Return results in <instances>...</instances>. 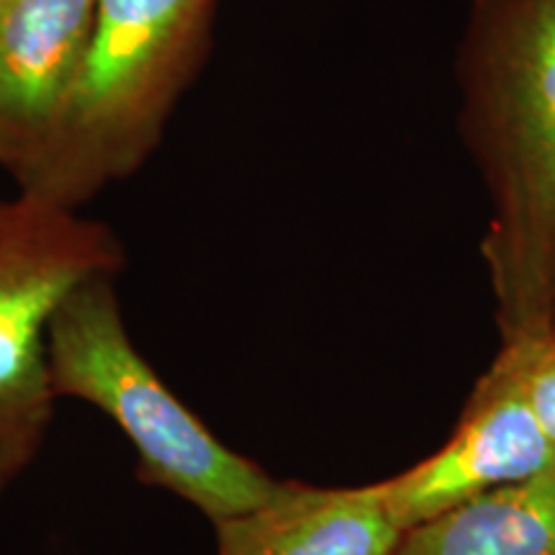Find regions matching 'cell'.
Instances as JSON below:
<instances>
[{
    "label": "cell",
    "instance_id": "1",
    "mask_svg": "<svg viewBox=\"0 0 555 555\" xmlns=\"http://www.w3.org/2000/svg\"><path fill=\"white\" fill-rule=\"evenodd\" d=\"M468 142L494 198V268L519 332L555 307V0H468Z\"/></svg>",
    "mask_w": 555,
    "mask_h": 555
},
{
    "label": "cell",
    "instance_id": "2",
    "mask_svg": "<svg viewBox=\"0 0 555 555\" xmlns=\"http://www.w3.org/2000/svg\"><path fill=\"white\" fill-rule=\"evenodd\" d=\"M57 399L101 409L137 453L139 481L170 491L214 525L258 509L281 481L229 450L180 401L131 343L114 275L75 288L47 335Z\"/></svg>",
    "mask_w": 555,
    "mask_h": 555
},
{
    "label": "cell",
    "instance_id": "3",
    "mask_svg": "<svg viewBox=\"0 0 555 555\" xmlns=\"http://www.w3.org/2000/svg\"><path fill=\"white\" fill-rule=\"evenodd\" d=\"M124 247L108 227L26 191L0 198V496L39 461L57 393L47 335L82 283L116 275Z\"/></svg>",
    "mask_w": 555,
    "mask_h": 555
},
{
    "label": "cell",
    "instance_id": "4",
    "mask_svg": "<svg viewBox=\"0 0 555 555\" xmlns=\"http://www.w3.org/2000/svg\"><path fill=\"white\" fill-rule=\"evenodd\" d=\"M208 0H95L90 39L50 170L31 193L73 206L139 147L176 86Z\"/></svg>",
    "mask_w": 555,
    "mask_h": 555
},
{
    "label": "cell",
    "instance_id": "5",
    "mask_svg": "<svg viewBox=\"0 0 555 555\" xmlns=\"http://www.w3.org/2000/svg\"><path fill=\"white\" fill-rule=\"evenodd\" d=\"M95 0H5L0 9V163L26 191L50 170L93 29Z\"/></svg>",
    "mask_w": 555,
    "mask_h": 555
},
{
    "label": "cell",
    "instance_id": "6",
    "mask_svg": "<svg viewBox=\"0 0 555 555\" xmlns=\"http://www.w3.org/2000/svg\"><path fill=\"white\" fill-rule=\"evenodd\" d=\"M555 468V446L522 391L491 373L474 412L446 448L391 481L376 483L401 532L502 486Z\"/></svg>",
    "mask_w": 555,
    "mask_h": 555
},
{
    "label": "cell",
    "instance_id": "7",
    "mask_svg": "<svg viewBox=\"0 0 555 555\" xmlns=\"http://www.w3.org/2000/svg\"><path fill=\"white\" fill-rule=\"evenodd\" d=\"M214 527L219 555H388L401 538L376 486L281 483L258 509Z\"/></svg>",
    "mask_w": 555,
    "mask_h": 555
},
{
    "label": "cell",
    "instance_id": "8",
    "mask_svg": "<svg viewBox=\"0 0 555 555\" xmlns=\"http://www.w3.org/2000/svg\"><path fill=\"white\" fill-rule=\"evenodd\" d=\"M388 555H555V468L401 532Z\"/></svg>",
    "mask_w": 555,
    "mask_h": 555
},
{
    "label": "cell",
    "instance_id": "9",
    "mask_svg": "<svg viewBox=\"0 0 555 555\" xmlns=\"http://www.w3.org/2000/svg\"><path fill=\"white\" fill-rule=\"evenodd\" d=\"M496 373L509 378L555 446V327L519 332Z\"/></svg>",
    "mask_w": 555,
    "mask_h": 555
},
{
    "label": "cell",
    "instance_id": "10",
    "mask_svg": "<svg viewBox=\"0 0 555 555\" xmlns=\"http://www.w3.org/2000/svg\"><path fill=\"white\" fill-rule=\"evenodd\" d=\"M547 327H555V314H553V319H551V324H547Z\"/></svg>",
    "mask_w": 555,
    "mask_h": 555
},
{
    "label": "cell",
    "instance_id": "11",
    "mask_svg": "<svg viewBox=\"0 0 555 555\" xmlns=\"http://www.w3.org/2000/svg\"><path fill=\"white\" fill-rule=\"evenodd\" d=\"M3 3H5V0H0V9H3Z\"/></svg>",
    "mask_w": 555,
    "mask_h": 555
}]
</instances>
